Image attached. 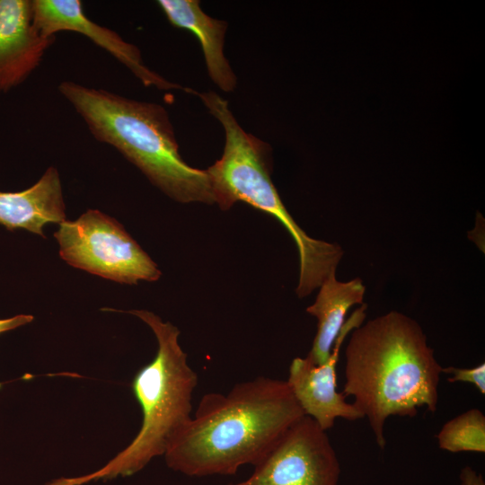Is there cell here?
I'll use <instances>...</instances> for the list:
<instances>
[{
  "label": "cell",
  "instance_id": "obj_1",
  "mask_svg": "<svg viewBox=\"0 0 485 485\" xmlns=\"http://www.w3.org/2000/svg\"><path fill=\"white\" fill-rule=\"evenodd\" d=\"M304 415L286 381L237 384L226 394L206 393L169 445V468L190 477L234 475L256 466Z\"/></svg>",
  "mask_w": 485,
  "mask_h": 485
},
{
  "label": "cell",
  "instance_id": "obj_2",
  "mask_svg": "<svg viewBox=\"0 0 485 485\" xmlns=\"http://www.w3.org/2000/svg\"><path fill=\"white\" fill-rule=\"evenodd\" d=\"M345 350L342 393L368 419L381 449L384 424L392 416L435 412L442 366L420 325L397 311L354 329Z\"/></svg>",
  "mask_w": 485,
  "mask_h": 485
},
{
  "label": "cell",
  "instance_id": "obj_3",
  "mask_svg": "<svg viewBox=\"0 0 485 485\" xmlns=\"http://www.w3.org/2000/svg\"><path fill=\"white\" fill-rule=\"evenodd\" d=\"M58 92L85 122L96 140L116 148L171 198L215 203L206 170L181 156L166 110L103 89L63 81Z\"/></svg>",
  "mask_w": 485,
  "mask_h": 485
},
{
  "label": "cell",
  "instance_id": "obj_4",
  "mask_svg": "<svg viewBox=\"0 0 485 485\" xmlns=\"http://www.w3.org/2000/svg\"><path fill=\"white\" fill-rule=\"evenodd\" d=\"M145 322L158 343L154 359L134 376L132 391L142 410V425L132 442L104 466L77 477H63L44 485H84L125 477L141 471L169 445L192 418V396L198 375L179 344L180 331L146 310L128 312Z\"/></svg>",
  "mask_w": 485,
  "mask_h": 485
},
{
  "label": "cell",
  "instance_id": "obj_5",
  "mask_svg": "<svg viewBox=\"0 0 485 485\" xmlns=\"http://www.w3.org/2000/svg\"><path fill=\"white\" fill-rule=\"evenodd\" d=\"M225 129L222 157L206 171L210 178L215 203L222 209L245 202L277 218L294 239L299 252L300 270L295 293L305 297L336 271L343 256L337 243L306 234L284 206L269 174V146L245 132L228 102L215 92L196 93Z\"/></svg>",
  "mask_w": 485,
  "mask_h": 485
},
{
  "label": "cell",
  "instance_id": "obj_6",
  "mask_svg": "<svg viewBox=\"0 0 485 485\" xmlns=\"http://www.w3.org/2000/svg\"><path fill=\"white\" fill-rule=\"evenodd\" d=\"M59 255L68 264L125 284L154 281L155 262L114 218L89 209L76 220H65L54 233Z\"/></svg>",
  "mask_w": 485,
  "mask_h": 485
},
{
  "label": "cell",
  "instance_id": "obj_7",
  "mask_svg": "<svg viewBox=\"0 0 485 485\" xmlns=\"http://www.w3.org/2000/svg\"><path fill=\"white\" fill-rule=\"evenodd\" d=\"M340 465L326 431L304 416L246 480L228 485H339Z\"/></svg>",
  "mask_w": 485,
  "mask_h": 485
},
{
  "label": "cell",
  "instance_id": "obj_8",
  "mask_svg": "<svg viewBox=\"0 0 485 485\" xmlns=\"http://www.w3.org/2000/svg\"><path fill=\"white\" fill-rule=\"evenodd\" d=\"M366 304L357 308L346 320L328 359L316 365L307 357H295L286 380L305 416L312 418L324 431L331 428L336 419L357 420L362 414L337 390V364L340 348L348 335L359 327L366 316Z\"/></svg>",
  "mask_w": 485,
  "mask_h": 485
},
{
  "label": "cell",
  "instance_id": "obj_9",
  "mask_svg": "<svg viewBox=\"0 0 485 485\" xmlns=\"http://www.w3.org/2000/svg\"><path fill=\"white\" fill-rule=\"evenodd\" d=\"M33 11L35 23L43 35L53 37L65 31L83 34L128 68L145 86H154L159 90L181 88L145 66L137 46L88 18L81 1L33 0Z\"/></svg>",
  "mask_w": 485,
  "mask_h": 485
},
{
  "label": "cell",
  "instance_id": "obj_10",
  "mask_svg": "<svg viewBox=\"0 0 485 485\" xmlns=\"http://www.w3.org/2000/svg\"><path fill=\"white\" fill-rule=\"evenodd\" d=\"M55 39L37 27L33 0H0V93L23 83Z\"/></svg>",
  "mask_w": 485,
  "mask_h": 485
},
{
  "label": "cell",
  "instance_id": "obj_11",
  "mask_svg": "<svg viewBox=\"0 0 485 485\" xmlns=\"http://www.w3.org/2000/svg\"><path fill=\"white\" fill-rule=\"evenodd\" d=\"M65 220L62 185L55 167L24 190L0 191V225L8 230L24 229L44 236L45 225Z\"/></svg>",
  "mask_w": 485,
  "mask_h": 485
},
{
  "label": "cell",
  "instance_id": "obj_12",
  "mask_svg": "<svg viewBox=\"0 0 485 485\" xmlns=\"http://www.w3.org/2000/svg\"><path fill=\"white\" fill-rule=\"evenodd\" d=\"M168 21L173 26L185 29L198 40L211 80L224 92L236 86V76L224 55L227 23L205 13L198 0H159Z\"/></svg>",
  "mask_w": 485,
  "mask_h": 485
},
{
  "label": "cell",
  "instance_id": "obj_13",
  "mask_svg": "<svg viewBox=\"0 0 485 485\" xmlns=\"http://www.w3.org/2000/svg\"><path fill=\"white\" fill-rule=\"evenodd\" d=\"M319 288L314 303L306 308V312L318 322L312 348L306 356L316 365L328 359L346 322L348 311L353 305L364 304L366 292L361 278L341 282L337 280L336 271H332Z\"/></svg>",
  "mask_w": 485,
  "mask_h": 485
},
{
  "label": "cell",
  "instance_id": "obj_14",
  "mask_svg": "<svg viewBox=\"0 0 485 485\" xmlns=\"http://www.w3.org/2000/svg\"><path fill=\"white\" fill-rule=\"evenodd\" d=\"M438 447L450 453H485V416L470 409L446 421L436 435Z\"/></svg>",
  "mask_w": 485,
  "mask_h": 485
},
{
  "label": "cell",
  "instance_id": "obj_15",
  "mask_svg": "<svg viewBox=\"0 0 485 485\" xmlns=\"http://www.w3.org/2000/svg\"><path fill=\"white\" fill-rule=\"evenodd\" d=\"M452 375L448 378L450 383L462 382L469 383L477 387L479 392L485 394V364L481 363L477 366L472 368H458L448 366L442 368V374Z\"/></svg>",
  "mask_w": 485,
  "mask_h": 485
},
{
  "label": "cell",
  "instance_id": "obj_16",
  "mask_svg": "<svg viewBox=\"0 0 485 485\" xmlns=\"http://www.w3.org/2000/svg\"><path fill=\"white\" fill-rule=\"evenodd\" d=\"M34 317L31 314H19L7 319H0V333L30 323Z\"/></svg>",
  "mask_w": 485,
  "mask_h": 485
},
{
  "label": "cell",
  "instance_id": "obj_17",
  "mask_svg": "<svg viewBox=\"0 0 485 485\" xmlns=\"http://www.w3.org/2000/svg\"><path fill=\"white\" fill-rule=\"evenodd\" d=\"M459 477L461 485H485L483 476L469 465L461 470Z\"/></svg>",
  "mask_w": 485,
  "mask_h": 485
}]
</instances>
